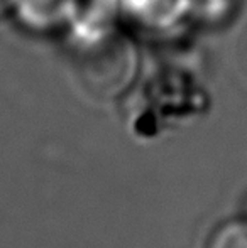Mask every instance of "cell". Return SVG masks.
I'll list each match as a JSON object with an SVG mask.
<instances>
[{"label":"cell","mask_w":247,"mask_h":248,"mask_svg":"<svg viewBox=\"0 0 247 248\" xmlns=\"http://www.w3.org/2000/svg\"><path fill=\"white\" fill-rule=\"evenodd\" d=\"M234 66L242 79L247 83V22L241 27L234 43Z\"/></svg>","instance_id":"7a4b0ae2"},{"label":"cell","mask_w":247,"mask_h":248,"mask_svg":"<svg viewBox=\"0 0 247 248\" xmlns=\"http://www.w3.org/2000/svg\"><path fill=\"white\" fill-rule=\"evenodd\" d=\"M14 3H16V0H0V16H3Z\"/></svg>","instance_id":"3957f363"},{"label":"cell","mask_w":247,"mask_h":248,"mask_svg":"<svg viewBox=\"0 0 247 248\" xmlns=\"http://www.w3.org/2000/svg\"><path fill=\"white\" fill-rule=\"evenodd\" d=\"M205 248H247V221L232 219L210 233Z\"/></svg>","instance_id":"6da1fadb"}]
</instances>
